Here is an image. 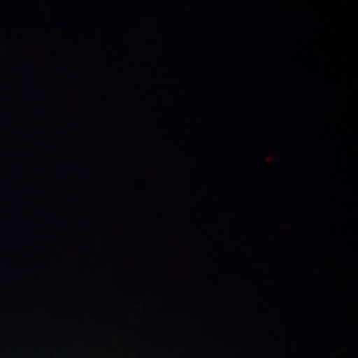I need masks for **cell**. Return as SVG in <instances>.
I'll return each instance as SVG.
<instances>
[]
</instances>
